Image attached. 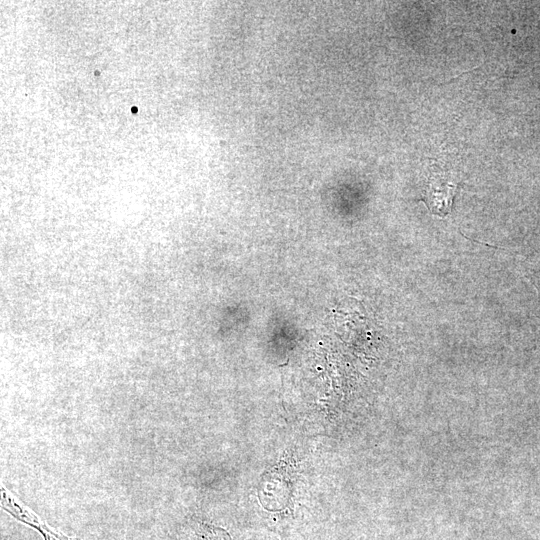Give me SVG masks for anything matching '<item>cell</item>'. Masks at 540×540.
I'll list each match as a JSON object with an SVG mask.
<instances>
[{
  "label": "cell",
  "instance_id": "1",
  "mask_svg": "<svg viewBox=\"0 0 540 540\" xmlns=\"http://www.w3.org/2000/svg\"><path fill=\"white\" fill-rule=\"evenodd\" d=\"M455 190L456 184L444 180L441 176H432L424 202L432 213L444 216L450 211Z\"/></svg>",
  "mask_w": 540,
  "mask_h": 540
},
{
  "label": "cell",
  "instance_id": "2",
  "mask_svg": "<svg viewBox=\"0 0 540 540\" xmlns=\"http://www.w3.org/2000/svg\"><path fill=\"white\" fill-rule=\"evenodd\" d=\"M197 540H231V538L224 529L205 524L201 527Z\"/></svg>",
  "mask_w": 540,
  "mask_h": 540
}]
</instances>
